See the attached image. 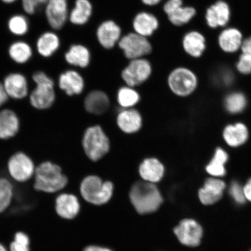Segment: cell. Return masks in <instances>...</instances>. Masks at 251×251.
<instances>
[{"instance_id": "obj_39", "label": "cell", "mask_w": 251, "mask_h": 251, "mask_svg": "<svg viewBox=\"0 0 251 251\" xmlns=\"http://www.w3.org/2000/svg\"><path fill=\"white\" fill-rule=\"evenodd\" d=\"M216 78V80L219 85L223 87H229L233 83L234 78L231 72L224 71L220 72Z\"/></svg>"}, {"instance_id": "obj_46", "label": "cell", "mask_w": 251, "mask_h": 251, "mask_svg": "<svg viewBox=\"0 0 251 251\" xmlns=\"http://www.w3.org/2000/svg\"><path fill=\"white\" fill-rule=\"evenodd\" d=\"M83 251H112L105 248H101L97 246H90L86 248Z\"/></svg>"}, {"instance_id": "obj_32", "label": "cell", "mask_w": 251, "mask_h": 251, "mask_svg": "<svg viewBox=\"0 0 251 251\" xmlns=\"http://www.w3.org/2000/svg\"><path fill=\"white\" fill-rule=\"evenodd\" d=\"M247 104V97L242 92H231L224 99L225 108L231 115L241 114L246 109Z\"/></svg>"}, {"instance_id": "obj_8", "label": "cell", "mask_w": 251, "mask_h": 251, "mask_svg": "<svg viewBox=\"0 0 251 251\" xmlns=\"http://www.w3.org/2000/svg\"><path fill=\"white\" fill-rule=\"evenodd\" d=\"M117 45L128 61L146 58L151 54L152 50L149 39L134 31L122 36Z\"/></svg>"}, {"instance_id": "obj_26", "label": "cell", "mask_w": 251, "mask_h": 251, "mask_svg": "<svg viewBox=\"0 0 251 251\" xmlns=\"http://www.w3.org/2000/svg\"><path fill=\"white\" fill-rule=\"evenodd\" d=\"M93 7L90 0H75L69 15V22L75 26H83L90 20Z\"/></svg>"}, {"instance_id": "obj_24", "label": "cell", "mask_w": 251, "mask_h": 251, "mask_svg": "<svg viewBox=\"0 0 251 251\" xmlns=\"http://www.w3.org/2000/svg\"><path fill=\"white\" fill-rule=\"evenodd\" d=\"M3 86L8 96L15 100L25 98L28 94V84L26 78L23 74H9L4 80Z\"/></svg>"}, {"instance_id": "obj_21", "label": "cell", "mask_w": 251, "mask_h": 251, "mask_svg": "<svg viewBox=\"0 0 251 251\" xmlns=\"http://www.w3.org/2000/svg\"><path fill=\"white\" fill-rule=\"evenodd\" d=\"M222 136L228 146L237 148L247 143L250 133L246 125L242 122H236L227 125L223 131Z\"/></svg>"}, {"instance_id": "obj_41", "label": "cell", "mask_w": 251, "mask_h": 251, "mask_svg": "<svg viewBox=\"0 0 251 251\" xmlns=\"http://www.w3.org/2000/svg\"><path fill=\"white\" fill-rule=\"evenodd\" d=\"M24 10L26 14L33 15L35 13L38 3L37 0H22Z\"/></svg>"}, {"instance_id": "obj_13", "label": "cell", "mask_w": 251, "mask_h": 251, "mask_svg": "<svg viewBox=\"0 0 251 251\" xmlns=\"http://www.w3.org/2000/svg\"><path fill=\"white\" fill-rule=\"evenodd\" d=\"M174 233L180 242L188 247H197L202 237V228L193 219H184L174 228Z\"/></svg>"}, {"instance_id": "obj_20", "label": "cell", "mask_w": 251, "mask_h": 251, "mask_svg": "<svg viewBox=\"0 0 251 251\" xmlns=\"http://www.w3.org/2000/svg\"><path fill=\"white\" fill-rule=\"evenodd\" d=\"M243 34L235 27H225L218 37L220 49L227 54H234L240 51L244 42Z\"/></svg>"}, {"instance_id": "obj_6", "label": "cell", "mask_w": 251, "mask_h": 251, "mask_svg": "<svg viewBox=\"0 0 251 251\" xmlns=\"http://www.w3.org/2000/svg\"><path fill=\"white\" fill-rule=\"evenodd\" d=\"M32 77L36 87L30 95L31 105L40 110L51 107L56 98L54 81L42 71L34 73Z\"/></svg>"}, {"instance_id": "obj_34", "label": "cell", "mask_w": 251, "mask_h": 251, "mask_svg": "<svg viewBox=\"0 0 251 251\" xmlns=\"http://www.w3.org/2000/svg\"><path fill=\"white\" fill-rule=\"evenodd\" d=\"M9 30L16 36H23L29 30V24L27 19L23 15H15L9 19Z\"/></svg>"}, {"instance_id": "obj_48", "label": "cell", "mask_w": 251, "mask_h": 251, "mask_svg": "<svg viewBox=\"0 0 251 251\" xmlns=\"http://www.w3.org/2000/svg\"><path fill=\"white\" fill-rule=\"evenodd\" d=\"M1 1L6 3V4H11V3L17 1V0H1Z\"/></svg>"}, {"instance_id": "obj_40", "label": "cell", "mask_w": 251, "mask_h": 251, "mask_svg": "<svg viewBox=\"0 0 251 251\" xmlns=\"http://www.w3.org/2000/svg\"><path fill=\"white\" fill-rule=\"evenodd\" d=\"M183 5V0H166L163 4V11L168 16Z\"/></svg>"}, {"instance_id": "obj_31", "label": "cell", "mask_w": 251, "mask_h": 251, "mask_svg": "<svg viewBox=\"0 0 251 251\" xmlns=\"http://www.w3.org/2000/svg\"><path fill=\"white\" fill-rule=\"evenodd\" d=\"M197 15V9L190 5H183L171 15L167 16L169 23L174 26H186L193 21Z\"/></svg>"}, {"instance_id": "obj_37", "label": "cell", "mask_w": 251, "mask_h": 251, "mask_svg": "<svg viewBox=\"0 0 251 251\" xmlns=\"http://www.w3.org/2000/svg\"><path fill=\"white\" fill-rule=\"evenodd\" d=\"M237 71L241 75L251 74V57L250 55L241 53L235 65Z\"/></svg>"}, {"instance_id": "obj_17", "label": "cell", "mask_w": 251, "mask_h": 251, "mask_svg": "<svg viewBox=\"0 0 251 251\" xmlns=\"http://www.w3.org/2000/svg\"><path fill=\"white\" fill-rule=\"evenodd\" d=\"M111 100L108 94L101 90H93L88 93L84 99L85 111L90 115L102 116L111 107Z\"/></svg>"}, {"instance_id": "obj_15", "label": "cell", "mask_w": 251, "mask_h": 251, "mask_svg": "<svg viewBox=\"0 0 251 251\" xmlns=\"http://www.w3.org/2000/svg\"><path fill=\"white\" fill-rule=\"evenodd\" d=\"M231 9L227 2L218 0L206 9L205 19L207 25L211 29L225 27L230 22Z\"/></svg>"}, {"instance_id": "obj_10", "label": "cell", "mask_w": 251, "mask_h": 251, "mask_svg": "<svg viewBox=\"0 0 251 251\" xmlns=\"http://www.w3.org/2000/svg\"><path fill=\"white\" fill-rule=\"evenodd\" d=\"M116 124L121 132L133 135L142 129L144 119L139 110L136 108L120 109L116 117Z\"/></svg>"}, {"instance_id": "obj_2", "label": "cell", "mask_w": 251, "mask_h": 251, "mask_svg": "<svg viewBox=\"0 0 251 251\" xmlns=\"http://www.w3.org/2000/svg\"><path fill=\"white\" fill-rule=\"evenodd\" d=\"M129 196L131 203L140 214L156 211L163 202L156 184L143 180L137 181L131 186Z\"/></svg>"}, {"instance_id": "obj_12", "label": "cell", "mask_w": 251, "mask_h": 251, "mask_svg": "<svg viewBox=\"0 0 251 251\" xmlns=\"http://www.w3.org/2000/svg\"><path fill=\"white\" fill-rule=\"evenodd\" d=\"M86 79L81 72L70 68L62 72L58 78V86L68 96H78L85 89Z\"/></svg>"}, {"instance_id": "obj_45", "label": "cell", "mask_w": 251, "mask_h": 251, "mask_svg": "<svg viewBox=\"0 0 251 251\" xmlns=\"http://www.w3.org/2000/svg\"><path fill=\"white\" fill-rule=\"evenodd\" d=\"M144 5L149 7H153L161 4L162 0H141Z\"/></svg>"}, {"instance_id": "obj_29", "label": "cell", "mask_w": 251, "mask_h": 251, "mask_svg": "<svg viewBox=\"0 0 251 251\" xmlns=\"http://www.w3.org/2000/svg\"><path fill=\"white\" fill-rule=\"evenodd\" d=\"M228 160V153L219 147L216 149L211 161L206 166V172L213 177H224L226 174V164Z\"/></svg>"}, {"instance_id": "obj_43", "label": "cell", "mask_w": 251, "mask_h": 251, "mask_svg": "<svg viewBox=\"0 0 251 251\" xmlns=\"http://www.w3.org/2000/svg\"><path fill=\"white\" fill-rule=\"evenodd\" d=\"M8 97L3 84L0 83V107H1L7 102Z\"/></svg>"}, {"instance_id": "obj_36", "label": "cell", "mask_w": 251, "mask_h": 251, "mask_svg": "<svg viewBox=\"0 0 251 251\" xmlns=\"http://www.w3.org/2000/svg\"><path fill=\"white\" fill-rule=\"evenodd\" d=\"M29 239L26 234L19 232L11 244L10 251H29Z\"/></svg>"}, {"instance_id": "obj_38", "label": "cell", "mask_w": 251, "mask_h": 251, "mask_svg": "<svg viewBox=\"0 0 251 251\" xmlns=\"http://www.w3.org/2000/svg\"><path fill=\"white\" fill-rule=\"evenodd\" d=\"M230 193L237 203H243L246 201L243 187L241 186L238 182H232L230 187Z\"/></svg>"}, {"instance_id": "obj_9", "label": "cell", "mask_w": 251, "mask_h": 251, "mask_svg": "<svg viewBox=\"0 0 251 251\" xmlns=\"http://www.w3.org/2000/svg\"><path fill=\"white\" fill-rule=\"evenodd\" d=\"M9 175L16 181L25 182L33 176L36 168L29 156L23 152H18L11 156L8 162Z\"/></svg>"}, {"instance_id": "obj_1", "label": "cell", "mask_w": 251, "mask_h": 251, "mask_svg": "<svg viewBox=\"0 0 251 251\" xmlns=\"http://www.w3.org/2000/svg\"><path fill=\"white\" fill-rule=\"evenodd\" d=\"M81 146L89 161L98 162L109 153L111 142L104 128L101 125L96 124L89 126L84 130Z\"/></svg>"}, {"instance_id": "obj_44", "label": "cell", "mask_w": 251, "mask_h": 251, "mask_svg": "<svg viewBox=\"0 0 251 251\" xmlns=\"http://www.w3.org/2000/svg\"><path fill=\"white\" fill-rule=\"evenodd\" d=\"M243 190L246 199L251 202V178L245 184L243 187Z\"/></svg>"}, {"instance_id": "obj_19", "label": "cell", "mask_w": 251, "mask_h": 251, "mask_svg": "<svg viewBox=\"0 0 251 251\" xmlns=\"http://www.w3.org/2000/svg\"><path fill=\"white\" fill-rule=\"evenodd\" d=\"M64 60L71 68L86 70L89 67L92 59L90 50L81 44H73L65 52Z\"/></svg>"}, {"instance_id": "obj_5", "label": "cell", "mask_w": 251, "mask_h": 251, "mask_svg": "<svg viewBox=\"0 0 251 251\" xmlns=\"http://www.w3.org/2000/svg\"><path fill=\"white\" fill-rule=\"evenodd\" d=\"M114 186L112 182L103 181L97 175H89L81 181L80 193L83 199L94 205H102L111 199Z\"/></svg>"}, {"instance_id": "obj_49", "label": "cell", "mask_w": 251, "mask_h": 251, "mask_svg": "<svg viewBox=\"0 0 251 251\" xmlns=\"http://www.w3.org/2000/svg\"><path fill=\"white\" fill-rule=\"evenodd\" d=\"M0 251H6L5 248L3 247L1 244H0Z\"/></svg>"}, {"instance_id": "obj_42", "label": "cell", "mask_w": 251, "mask_h": 251, "mask_svg": "<svg viewBox=\"0 0 251 251\" xmlns=\"http://www.w3.org/2000/svg\"><path fill=\"white\" fill-rule=\"evenodd\" d=\"M241 51L243 54L251 56V36L244 40Z\"/></svg>"}, {"instance_id": "obj_30", "label": "cell", "mask_w": 251, "mask_h": 251, "mask_svg": "<svg viewBox=\"0 0 251 251\" xmlns=\"http://www.w3.org/2000/svg\"><path fill=\"white\" fill-rule=\"evenodd\" d=\"M137 88L123 84L119 88L117 101L121 109L136 108L141 101V97Z\"/></svg>"}, {"instance_id": "obj_11", "label": "cell", "mask_w": 251, "mask_h": 251, "mask_svg": "<svg viewBox=\"0 0 251 251\" xmlns=\"http://www.w3.org/2000/svg\"><path fill=\"white\" fill-rule=\"evenodd\" d=\"M70 11L68 0H49L46 15L50 26L55 30H62L68 23Z\"/></svg>"}, {"instance_id": "obj_3", "label": "cell", "mask_w": 251, "mask_h": 251, "mask_svg": "<svg viewBox=\"0 0 251 251\" xmlns=\"http://www.w3.org/2000/svg\"><path fill=\"white\" fill-rule=\"evenodd\" d=\"M34 177V188L46 193L57 192L65 188L68 182L60 166L49 161L42 163L36 168Z\"/></svg>"}, {"instance_id": "obj_47", "label": "cell", "mask_w": 251, "mask_h": 251, "mask_svg": "<svg viewBox=\"0 0 251 251\" xmlns=\"http://www.w3.org/2000/svg\"><path fill=\"white\" fill-rule=\"evenodd\" d=\"M48 1L49 0H37V2L38 3L39 5H46Z\"/></svg>"}, {"instance_id": "obj_22", "label": "cell", "mask_w": 251, "mask_h": 251, "mask_svg": "<svg viewBox=\"0 0 251 251\" xmlns=\"http://www.w3.org/2000/svg\"><path fill=\"white\" fill-rule=\"evenodd\" d=\"M132 26L134 32L149 38L158 30L159 22L151 12L141 11L135 16Z\"/></svg>"}, {"instance_id": "obj_23", "label": "cell", "mask_w": 251, "mask_h": 251, "mask_svg": "<svg viewBox=\"0 0 251 251\" xmlns=\"http://www.w3.org/2000/svg\"><path fill=\"white\" fill-rule=\"evenodd\" d=\"M226 188L224 181L218 177L208 178L199 191L201 202L204 205H211L221 199Z\"/></svg>"}, {"instance_id": "obj_35", "label": "cell", "mask_w": 251, "mask_h": 251, "mask_svg": "<svg viewBox=\"0 0 251 251\" xmlns=\"http://www.w3.org/2000/svg\"><path fill=\"white\" fill-rule=\"evenodd\" d=\"M12 195H13V187L8 180L4 178H0V213L4 211L10 204Z\"/></svg>"}, {"instance_id": "obj_25", "label": "cell", "mask_w": 251, "mask_h": 251, "mask_svg": "<svg viewBox=\"0 0 251 251\" xmlns=\"http://www.w3.org/2000/svg\"><path fill=\"white\" fill-rule=\"evenodd\" d=\"M20 120L16 113L11 109L0 111V139L13 137L20 130Z\"/></svg>"}, {"instance_id": "obj_4", "label": "cell", "mask_w": 251, "mask_h": 251, "mask_svg": "<svg viewBox=\"0 0 251 251\" xmlns=\"http://www.w3.org/2000/svg\"><path fill=\"white\" fill-rule=\"evenodd\" d=\"M165 81L171 93L181 98L192 95L199 86V78L195 72L184 65L172 69L166 76Z\"/></svg>"}, {"instance_id": "obj_14", "label": "cell", "mask_w": 251, "mask_h": 251, "mask_svg": "<svg viewBox=\"0 0 251 251\" xmlns=\"http://www.w3.org/2000/svg\"><path fill=\"white\" fill-rule=\"evenodd\" d=\"M165 171L164 163L153 156L146 157L138 166V172L141 179L155 184L163 179Z\"/></svg>"}, {"instance_id": "obj_7", "label": "cell", "mask_w": 251, "mask_h": 251, "mask_svg": "<svg viewBox=\"0 0 251 251\" xmlns=\"http://www.w3.org/2000/svg\"><path fill=\"white\" fill-rule=\"evenodd\" d=\"M153 75L151 63L146 58L132 59L121 72V80L126 85L138 88L149 82Z\"/></svg>"}, {"instance_id": "obj_18", "label": "cell", "mask_w": 251, "mask_h": 251, "mask_svg": "<svg viewBox=\"0 0 251 251\" xmlns=\"http://www.w3.org/2000/svg\"><path fill=\"white\" fill-rule=\"evenodd\" d=\"M181 47L188 57L200 58L205 52L206 49L205 37L197 30H188L182 37Z\"/></svg>"}, {"instance_id": "obj_33", "label": "cell", "mask_w": 251, "mask_h": 251, "mask_svg": "<svg viewBox=\"0 0 251 251\" xmlns=\"http://www.w3.org/2000/svg\"><path fill=\"white\" fill-rule=\"evenodd\" d=\"M8 53L9 56L18 64H23L29 61L32 56V49L29 44L18 41L9 47Z\"/></svg>"}, {"instance_id": "obj_28", "label": "cell", "mask_w": 251, "mask_h": 251, "mask_svg": "<svg viewBox=\"0 0 251 251\" xmlns=\"http://www.w3.org/2000/svg\"><path fill=\"white\" fill-rule=\"evenodd\" d=\"M61 46V41L57 34L52 31L44 33L37 41V51L43 57L48 58L54 54Z\"/></svg>"}, {"instance_id": "obj_27", "label": "cell", "mask_w": 251, "mask_h": 251, "mask_svg": "<svg viewBox=\"0 0 251 251\" xmlns=\"http://www.w3.org/2000/svg\"><path fill=\"white\" fill-rule=\"evenodd\" d=\"M80 209V204L76 196L63 194L56 200V211L61 217L71 219L76 216Z\"/></svg>"}, {"instance_id": "obj_16", "label": "cell", "mask_w": 251, "mask_h": 251, "mask_svg": "<svg viewBox=\"0 0 251 251\" xmlns=\"http://www.w3.org/2000/svg\"><path fill=\"white\" fill-rule=\"evenodd\" d=\"M97 40L103 49L111 50L118 45L122 36V31L115 21L106 20L100 24L96 31Z\"/></svg>"}]
</instances>
